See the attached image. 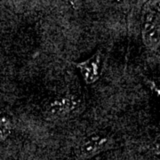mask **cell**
<instances>
[{
	"label": "cell",
	"instance_id": "obj_1",
	"mask_svg": "<svg viewBox=\"0 0 160 160\" xmlns=\"http://www.w3.org/2000/svg\"><path fill=\"white\" fill-rule=\"evenodd\" d=\"M158 2L156 5L148 3L149 6L144 15L142 29V38L145 45L150 49L157 50L159 46V9L157 8Z\"/></svg>",
	"mask_w": 160,
	"mask_h": 160
},
{
	"label": "cell",
	"instance_id": "obj_2",
	"mask_svg": "<svg viewBox=\"0 0 160 160\" xmlns=\"http://www.w3.org/2000/svg\"><path fill=\"white\" fill-rule=\"evenodd\" d=\"M113 144V141L108 135H93L87 138L80 145L77 152L78 159H86L106 150Z\"/></svg>",
	"mask_w": 160,
	"mask_h": 160
},
{
	"label": "cell",
	"instance_id": "obj_3",
	"mask_svg": "<svg viewBox=\"0 0 160 160\" xmlns=\"http://www.w3.org/2000/svg\"><path fill=\"white\" fill-rule=\"evenodd\" d=\"M100 64H101V57L98 53L85 62L78 64V67L81 69L83 77L87 84L94 83L99 78L101 74Z\"/></svg>",
	"mask_w": 160,
	"mask_h": 160
},
{
	"label": "cell",
	"instance_id": "obj_4",
	"mask_svg": "<svg viewBox=\"0 0 160 160\" xmlns=\"http://www.w3.org/2000/svg\"><path fill=\"white\" fill-rule=\"evenodd\" d=\"M73 108V102L68 98L56 99L48 104L46 112L51 118H63L69 114Z\"/></svg>",
	"mask_w": 160,
	"mask_h": 160
},
{
	"label": "cell",
	"instance_id": "obj_5",
	"mask_svg": "<svg viewBox=\"0 0 160 160\" xmlns=\"http://www.w3.org/2000/svg\"><path fill=\"white\" fill-rule=\"evenodd\" d=\"M11 132V123L6 118H0V138L5 139Z\"/></svg>",
	"mask_w": 160,
	"mask_h": 160
}]
</instances>
